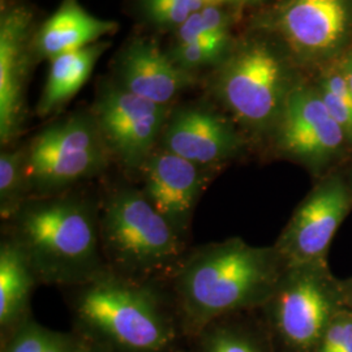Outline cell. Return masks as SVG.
<instances>
[{"mask_svg":"<svg viewBox=\"0 0 352 352\" xmlns=\"http://www.w3.org/2000/svg\"><path fill=\"white\" fill-rule=\"evenodd\" d=\"M280 261L277 248L236 238L187 253L171 277L184 330L196 337L222 316L270 299Z\"/></svg>","mask_w":352,"mask_h":352,"instance_id":"6da1fadb","label":"cell"},{"mask_svg":"<svg viewBox=\"0 0 352 352\" xmlns=\"http://www.w3.org/2000/svg\"><path fill=\"white\" fill-rule=\"evenodd\" d=\"M8 223L39 283L77 287L107 269L98 202L82 193L32 197Z\"/></svg>","mask_w":352,"mask_h":352,"instance_id":"7a4b0ae2","label":"cell"},{"mask_svg":"<svg viewBox=\"0 0 352 352\" xmlns=\"http://www.w3.org/2000/svg\"><path fill=\"white\" fill-rule=\"evenodd\" d=\"M72 309L82 337L113 352H171L174 320L149 283L106 269L75 287Z\"/></svg>","mask_w":352,"mask_h":352,"instance_id":"3957f363","label":"cell"},{"mask_svg":"<svg viewBox=\"0 0 352 352\" xmlns=\"http://www.w3.org/2000/svg\"><path fill=\"white\" fill-rule=\"evenodd\" d=\"M98 209L109 270L149 285L174 276L187 254L184 235L155 210L140 187H115L98 201Z\"/></svg>","mask_w":352,"mask_h":352,"instance_id":"277c9868","label":"cell"},{"mask_svg":"<svg viewBox=\"0 0 352 352\" xmlns=\"http://www.w3.org/2000/svg\"><path fill=\"white\" fill-rule=\"evenodd\" d=\"M111 160L93 113H72L46 126L26 146L29 199L71 190L101 175Z\"/></svg>","mask_w":352,"mask_h":352,"instance_id":"5b68a950","label":"cell"},{"mask_svg":"<svg viewBox=\"0 0 352 352\" xmlns=\"http://www.w3.org/2000/svg\"><path fill=\"white\" fill-rule=\"evenodd\" d=\"M214 80V94L232 119L253 132L276 129L291 89L277 54L251 42L228 55Z\"/></svg>","mask_w":352,"mask_h":352,"instance_id":"8992f818","label":"cell"},{"mask_svg":"<svg viewBox=\"0 0 352 352\" xmlns=\"http://www.w3.org/2000/svg\"><path fill=\"white\" fill-rule=\"evenodd\" d=\"M90 113L111 158L128 173L140 174L161 144L171 109L110 84L102 89Z\"/></svg>","mask_w":352,"mask_h":352,"instance_id":"52a82bcc","label":"cell"},{"mask_svg":"<svg viewBox=\"0 0 352 352\" xmlns=\"http://www.w3.org/2000/svg\"><path fill=\"white\" fill-rule=\"evenodd\" d=\"M349 210L350 196L340 179L320 184L295 212L278 241V253L287 267L318 261Z\"/></svg>","mask_w":352,"mask_h":352,"instance_id":"ba28073f","label":"cell"},{"mask_svg":"<svg viewBox=\"0 0 352 352\" xmlns=\"http://www.w3.org/2000/svg\"><path fill=\"white\" fill-rule=\"evenodd\" d=\"M287 269L270 296L276 327L291 346L308 350L322 340L330 324L331 292L309 265Z\"/></svg>","mask_w":352,"mask_h":352,"instance_id":"9c48e42d","label":"cell"},{"mask_svg":"<svg viewBox=\"0 0 352 352\" xmlns=\"http://www.w3.org/2000/svg\"><path fill=\"white\" fill-rule=\"evenodd\" d=\"M274 131L278 148L308 164L327 162L347 139L320 91L305 87L291 89Z\"/></svg>","mask_w":352,"mask_h":352,"instance_id":"30bf717a","label":"cell"},{"mask_svg":"<svg viewBox=\"0 0 352 352\" xmlns=\"http://www.w3.org/2000/svg\"><path fill=\"white\" fill-rule=\"evenodd\" d=\"M209 170L158 146L140 171V189L155 210L186 236L210 179Z\"/></svg>","mask_w":352,"mask_h":352,"instance_id":"8fae6325","label":"cell"},{"mask_svg":"<svg viewBox=\"0 0 352 352\" xmlns=\"http://www.w3.org/2000/svg\"><path fill=\"white\" fill-rule=\"evenodd\" d=\"M34 50L33 19L25 8L14 7L0 21V141L10 145L25 120L26 81Z\"/></svg>","mask_w":352,"mask_h":352,"instance_id":"7c38bea8","label":"cell"},{"mask_svg":"<svg viewBox=\"0 0 352 352\" xmlns=\"http://www.w3.org/2000/svg\"><path fill=\"white\" fill-rule=\"evenodd\" d=\"M241 141L226 116L205 106L171 110L160 146L205 168H214L239 151Z\"/></svg>","mask_w":352,"mask_h":352,"instance_id":"4fadbf2b","label":"cell"},{"mask_svg":"<svg viewBox=\"0 0 352 352\" xmlns=\"http://www.w3.org/2000/svg\"><path fill=\"white\" fill-rule=\"evenodd\" d=\"M278 29L298 55L314 58L334 50L346 36V0H287L278 13Z\"/></svg>","mask_w":352,"mask_h":352,"instance_id":"5bb4252c","label":"cell"},{"mask_svg":"<svg viewBox=\"0 0 352 352\" xmlns=\"http://www.w3.org/2000/svg\"><path fill=\"white\" fill-rule=\"evenodd\" d=\"M119 85L164 107L189 87L195 77L180 68L151 39H136L122 52L118 63Z\"/></svg>","mask_w":352,"mask_h":352,"instance_id":"9a60e30c","label":"cell"},{"mask_svg":"<svg viewBox=\"0 0 352 352\" xmlns=\"http://www.w3.org/2000/svg\"><path fill=\"white\" fill-rule=\"evenodd\" d=\"M116 29V23L90 14L78 0H63L34 36V50L52 60L59 55L97 43Z\"/></svg>","mask_w":352,"mask_h":352,"instance_id":"2e32d148","label":"cell"},{"mask_svg":"<svg viewBox=\"0 0 352 352\" xmlns=\"http://www.w3.org/2000/svg\"><path fill=\"white\" fill-rule=\"evenodd\" d=\"M109 46L107 42H97L51 60L47 81L38 103L37 113L41 118L60 111L75 97L87 84L97 60Z\"/></svg>","mask_w":352,"mask_h":352,"instance_id":"e0dca14e","label":"cell"},{"mask_svg":"<svg viewBox=\"0 0 352 352\" xmlns=\"http://www.w3.org/2000/svg\"><path fill=\"white\" fill-rule=\"evenodd\" d=\"M39 283L24 252L10 236L0 245V327L12 331L28 318L32 291Z\"/></svg>","mask_w":352,"mask_h":352,"instance_id":"ac0fdd59","label":"cell"},{"mask_svg":"<svg viewBox=\"0 0 352 352\" xmlns=\"http://www.w3.org/2000/svg\"><path fill=\"white\" fill-rule=\"evenodd\" d=\"M29 200L25 173V148L1 151L0 155V217L3 222L13 217Z\"/></svg>","mask_w":352,"mask_h":352,"instance_id":"d6986e66","label":"cell"},{"mask_svg":"<svg viewBox=\"0 0 352 352\" xmlns=\"http://www.w3.org/2000/svg\"><path fill=\"white\" fill-rule=\"evenodd\" d=\"M318 91L327 111L352 141V90L340 63L327 68Z\"/></svg>","mask_w":352,"mask_h":352,"instance_id":"ffe728a7","label":"cell"},{"mask_svg":"<svg viewBox=\"0 0 352 352\" xmlns=\"http://www.w3.org/2000/svg\"><path fill=\"white\" fill-rule=\"evenodd\" d=\"M230 21L226 13L217 4H205L201 10L190 14L184 24L176 29L177 43L199 41L202 38L230 39Z\"/></svg>","mask_w":352,"mask_h":352,"instance_id":"44dd1931","label":"cell"},{"mask_svg":"<svg viewBox=\"0 0 352 352\" xmlns=\"http://www.w3.org/2000/svg\"><path fill=\"white\" fill-rule=\"evenodd\" d=\"M230 39L202 38L199 41L176 43L170 56L180 68L192 72L193 69L221 62L227 58Z\"/></svg>","mask_w":352,"mask_h":352,"instance_id":"7402d4cb","label":"cell"},{"mask_svg":"<svg viewBox=\"0 0 352 352\" xmlns=\"http://www.w3.org/2000/svg\"><path fill=\"white\" fill-rule=\"evenodd\" d=\"M140 3L151 24L176 29L206 4L204 0H140Z\"/></svg>","mask_w":352,"mask_h":352,"instance_id":"603a6c76","label":"cell"},{"mask_svg":"<svg viewBox=\"0 0 352 352\" xmlns=\"http://www.w3.org/2000/svg\"><path fill=\"white\" fill-rule=\"evenodd\" d=\"M197 352H261L245 336L212 324L199 336Z\"/></svg>","mask_w":352,"mask_h":352,"instance_id":"cb8c5ba5","label":"cell"},{"mask_svg":"<svg viewBox=\"0 0 352 352\" xmlns=\"http://www.w3.org/2000/svg\"><path fill=\"white\" fill-rule=\"evenodd\" d=\"M4 352H45L55 331L42 327L32 318H26L13 329Z\"/></svg>","mask_w":352,"mask_h":352,"instance_id":"d4e9b609","label":"cell"},{"mask_svg":"<svg viewBox=\"0 0 352 352\" xmlns=\"http://www.w3.org/2000/svg\"><path fill=\"white\" fill-rule=\"evenodd\" d=\"M352 333L351 316H340L330 321L322 337L320 352H340L343 344Z\"/></svg>","mask_w":352,"mask_h":352,"instance_id":"484cf974","label":"cell"},{"mask_svg":"<svg viewBox=\"0 0 352 352\" xmlns=\"http://www.w3.org/2000/svg\"><path fill=\"white\" fill-rule=\"evenodd\" d=\"M80 344H81V337L55 331L45 352H78Z\"/></svg>","mask_w":352,"mask_h":352,"instance_id":"4316f807","label":"cell"},{"mask_svg":"<svg viewBox=\"0 0 352 352\" xmlns=\"http://www.w3.org/2000/svg\"><path fill=\"white\" fill-rule=\"evenodd\" d=\"M78 352H113L106 347H103L101 344L96 343V342H91V340H87L85 337L81 336V344H80V349Z\"/></svg>","mask_w":352,"mask_h":352,"instance_id":"83f0119b","label":"cell"},{"mask_svg":"<svg viewBox=\"0 0 352 352\" xmlns=\"http://www.w3.org/2000/svg\"><path fill=\"white\" fill-rule=\"evenodd\" d=\"M340 65L352 90V51L351 52H349V54L340 60Z\"/></svg>","mask_w":352,"mask_h":352,"instance_id":"f1b7e54d","label":"cell"},{"mask_svg":"<svg viewBox=\"0 0 352 352\" xmlns=\"http://www.w3.org/2000/svg\"><path fill=\"white\" fill-rule=\"evenodd\" d=\"M340 352H352V333L349 336V338L346 340V343L343 344Z\"/></svg>","mask_w":352,"mask_h":352,"instance_id":"f546056e","label":"cell"},{"mask_svg":"<svg viewBox=\"0 0 352 352\" xmlns=\"http://www.w3.org/2000/svg\"><path fill=\"white\" fill-rule=\"evenodd\" d=\"M206 4H217L219 1H223V0H204Z\"/></svg>","mask_w":352,"mask_h":352,"instance_id":"4dcf8cb0","label":"cell"}]
</instances>
